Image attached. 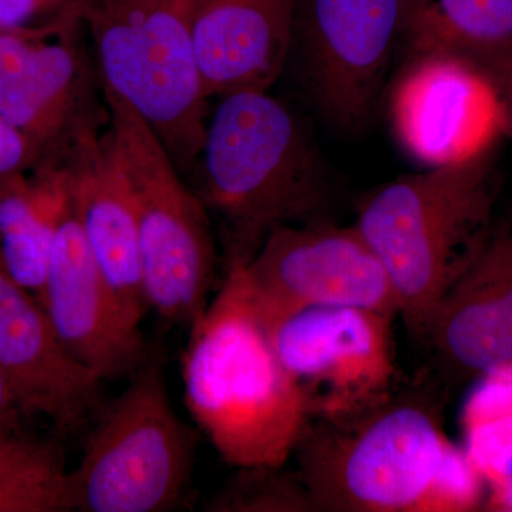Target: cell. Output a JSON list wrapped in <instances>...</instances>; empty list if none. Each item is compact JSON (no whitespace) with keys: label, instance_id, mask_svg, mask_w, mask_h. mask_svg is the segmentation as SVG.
Wrapping results in <instances>:
<instances>
[{"label":"cell","instance_id":"obj_1","mask_svg":"<svg viewBox=\"0 0 512 512\" xmlns=\"http://www.w3.org/2000/svg\"><path fill=\"white\" fill-rule=\"evenodd\" d=\"M293 456L316 512H468L487 493L434 403L399 387L359 412L309 421Z\"/></svg>","mask_w":512,"mask_h":512},{"label":"cell","instance_id":"obj_2","mask_svg":"<svg viewBox=\"0 0 512 512\" xmlns=\"http://www.w3.org/2000/svg\"><path fill=\"white\" fill-rule=\"evenodd\" d=\"M190 328L183 383L192 419L229 466L284 467L311 414L276 356L244 265L227 268Z\"/></svg>","mask_w":512,"mask_h":512},{"label":"cell","instance_id":"obj_3","mask_svg":"<svg viewBox=\"0 0 512 512\" xmlns=\"http://www.w3.org/2000/svg\"><path fill=\"white\" fill-rule=\"evenodd\" d=\"M191 173L220 225L227 268L247 265L275 228L315 221L330 197L301 121L268 92L222 96Z\"/></svg>","mask_w":512,"mask_h":512},{"label":"cell","instance_id":"obj_4","mask_svg":"<svg viewBox=\"0 0 512 512\" xmlns=\"http://www.w3.org/2000/svg\"><path fill=\"white\" fill-rule=\"evenodd\" d=\"M488 150L384 185L363 202L355 227L389 276L399 316L423 338L437 305L493 234Z\"/></svg>","mask_w":512,"mask_h":512},{"label":"cell","instance_id":"obj_5","mask_svg":"<svg viewBox=\"0 0 512 512\" xmlns=\"http://www.w3.org/2000/svg\"><path fill=\"white\" fill-rule=\"evenodd\" d=\"M195 0H83L101 89L153 128L181 173L204 143L208 97L192 49Z\"/></svg>","mask_w":512,"mask_h":512},{"label":"cell","instance_id":"obj_6","mask_svg":"<svg viewBox=\"0 0 512 512\" xmlns=\"http://www.w3.org/2000/svg\"><path fill=\"white\" fill-rule=\"evenodd\" d=\"M111 147L136 207L144 295L170 323L191 325L207 308L217 266L212 218L136 110L103 90Z\"/></svg>","mask_w":512,"mask_h":512},{"label":"cell","instance_id":"obj_7","mask_svg":"<svg viewBox=\"0 0 512 512\" xmlns=\"http://www.w3.org/2000/svg\"><path fill=\"white\" fill-rule=\"evenodd\" d=\"M192 463L194 436L175 413L161 357L153 353L94 417L82 461L69 471L72 510H173L190 484Z\"/></svg>","mask_w":512,"mask_h":512},{"label":"cell","instance_id":"obj_8","mask_svg":"<svg viewBox=\"0 0 512 512\" xmlns=\"http://www.w3.org/2000/svg\"><path fill=\"white\" fill-rule=\"evenodd\" d=\"M82 18L0 30V116L25 134L35 170L59 168L74 147L109 123L99 73L84 50Z\"/></svg>","mask_w":512,"mask_h":512},{"label":"cell","instance_id":"obj_9","mask_svg":"<svg viewBox=\"0 0 512 512\" xmlns=\"http://www.w3.org/2000/svg\"><path fill=\"white\" fill-rule=\"evenodd\" d=\"M393 319L357 306H315L265 325L311 420L359 412L399 387Z\"/></svg>","mask_w":512,"mask_h":512},{"label":"cell","instance_id":"obj_10","mask_svg":"<svg viewBox=\"0 0 512 512\" xmlns=\"http://www.w3.org/2000/svg\"><path fill=\"white\" fill-rule=\"evenodd\" d=\"M244 269L265 325L315 306L399 315L389 276L356 227L282 225L269 232Z\"/></svg>","mask_w":512,"mask_h":512},{"label":"cell","instance_id":"obj_11","mask_svg":"<svg viewBox=\"0 0 512 512\" xmlns=\"http://www.w3.org/2000/svg\"><path fill=\"white\" fill-rule=\"evenodd\" d=\"M402 0H299L295 37L313 99L346 130L365 126L399 39Z\"/></svg>","mask_w":512,"mask_h":512},{"label":"cell","instance_id":"obj_12","mask_svg":"<svg viewBox=\"0 0 512 512\" xmlns=\"http://www.w3.org/2000/svg\"><path fill=\"white\" fill-rule=\"evenodd\" d=\"M62 174V171H60ZM63 178V175H62ZM49 268L39 302L57 338L101 382L131 377L150 353L94 261L64 184Z\"/></svg>","mask_w":512,"mask_h":512},{"label":"cell","instance_id":"obj_13","mask_svg":"<svg viewBox=\"0 0 512 512\" xmlns=\"http://www.w3.org/2000/svg\"><path fill=\"white\" fill-rule=\"evenodd\" d=\"M392 94L404 148L429 168L484 153L505 124L497 89L473 63L451 55L412 57Z\"/></svg>","mask_w":512,"mask_h":512},{"label":"cell","instance_id":"obj_14","mask_svg":"<svg viewBox=\"0 0 512 512\" xmlns=\"http://www.w3.org/2000/svg\"><path fill=\"white\" fill-rule=\"evenodd\" d=\"M0 367L28 416L46 417L60 433L79 430L103 406V382L67 352L42 303L8 274L2 259Z\"/></svg>","mask_w":512,"mask_h":512},{"label":"cell","instance_id":"obj_15","mask_svg":"<svg viewBox=\"0 0 512 512\" xmlns=\"http://www.w3.org/2000/svg\"><path fill=\"white\" fill-rule=\"evenodd\" d=\"M59 168L94 261L128 322L140 328L148 305L136 207L107 126L84 137Z\"/></svg>","mask_w":512,"mask_h":512},{"label":"cell","instance_id":"obj_16","mask_svg":"<svg viewBox=\"0 0 512 512\" xmlns=\"http://www.w3.org/2000/svg\"><path fill=\"white\" fill-rule=\"evenodd\" d=\"M421 340L458 375L512 373V229L493 231L437 305Z\"/></svg>","mask_w":512,"mask_h":512},{"label":"cell","instance_id":"obj_17","mask_svg":"<svg viewBox=\"0 0 512 512\" xmlns=\"http://www.w3.org/2000/svg\"><path fill=\"white\" fill-rule=\"evenodd\" d=\"M299 0H195L192 49L212 96L268 92L291 57Z\"/></svg>","mask_w":512,"mask_h":512},{"label":"cell","instance_id":"obj_18","mask_svg":"<svg viewBox=\"0 0 512 512\" xmlns=\"http://www.w3.org/2000/svg\"><path fill=\"white\" fill-rule=\"evenodd\" d=\"M399 37L410 57L457 56L490 77L512 56V0H402Z\"/></svg>","mask_w":512,"mask_h":512},{"label":"cell","instance_id":"obj_19","mask_svg":"<svg viewBox=\"0 0 512 512\" xmlns=\"http://www.w3.org/2000/svg\"><path fill=\"white\" fill-rule=\"evenodd\" d=\"M29 173V171H28ZM0 178V259L8 274L39 299L64 197L59 168Z\"/></svg>","mask_w":512,"mask_h":512},{"label":"cell","instance_id":"obj_20","mask_svg":"<svg viewBox=\"0 0 512 512\" xmlns=\"http://www.w3.org/2000/svg\"><path fill=\"white\" fill-rule=\"evenodd\" d=\"M67 511L72 498L62 448L16 424L0 441V512Z\"/></svg>","mask_w":512,"mask_h":512},{"label":"cell","instance_id":"obj_21","mask_svg":"<svg viewBox=\"0 0 512 512\" xmlns=\"http://www.w3.org/2000/svg\"><path fill=\"white\" fill-rule=\"evenodd\" d=\"M478 380L461 416L464 451L490 490L512 481V373Z\"/></svg>","mask_w":512,"mask_h":512},{"label":"cell","instance_id":"obj_22","mask_svg":"<svg viewBox=\"0 0 512 512\" xmlns=\"http://www.w3.org/2000/svg\"><path fill=\"white\" fill-rule=\"evenodd\" d=\"M205 510L212 512H312L298 473L284 467H239Z\"/></svg>","mask_w":512,"mask_h":512},{"label":"cell","instance_id":"obj_23","mask_svg":"<svg viewBox=\"0 0 512 512\" xmlns=\"http://www.w3.org/2000/svg\"><path fill=\"white\" fill-rule=\"evenodd\" d=\"M83 0H0V29H32L82 18Z\"/></svg>","mask_w":512,"mask_h":512},{"label":"cell","instance_id":"obj_24","mask_svg":"<svg viewBox=\"0 0 512 512\" xmlns=\"http://www.w3.org/2000/svg\"><path fill=\"white\" fill-rule=\"evenodd\" d=\"M37 157L22 131L0 116V178L35 170Z\"/></svg>","mask_w":512,"mask_h":512},{"label":"cell","instance_id":"obj_25","mask_svg":"<svg viewBox=\"0 0 512 512\" xmlns=\"http://www.w3.org/2000/svg\"><path fill=\"white\" fill-rule=\"evenodd\" d=\"M491 83L497 89L505 113V126L512 134V56L495 67L490 77Z\"/></svg>","mask_w":512,"mask_h":512},{"label":"cell","instance_id":"obj_26","mask_svg":"<svg viewBox=\"0 0 512 512\" xmlns=\"http://www.w3.org/2000/svg\"><path fill=\"white\" fill-rule=\"evenodd\" d=\"M0 416H28L15 386L0 367Z\"/></svg>","mask_w":512,"mask_h":512},{"label":"cell","instance_id":"obj_27","mask_svg":"<svg viewBox=\"0 0 512 512\" xmlns=\"http://www.w3.org/2000/svg\"><path fill=\"white\" fill-rule=\"evenodd\" d=\"M483 507L488 511L512 512V481L487 490Z\"/></svg>","mask_w":512,"mask_h":512},{"label":"cell","instance_id":"obj_28","mask_svg":"<svg viewBox=\"0 0 512 512\" xmlns=\"http://www.w3.org/2000/svg\"><path fill=\"white\" fill-rule=\"evenodd\" d=\"M22 416H0V441L9 433L10 429L19 424Z\"/></svg>","mask_w":512,"mask_h":512},{"label":"cell","instance_id":"obj_29","mask_svg":"<svg viewBox=\"0 0 512 512\" xmlns=\"http://www.w3.org/2000/svg\"><path fill=\"white\" fill-rule=\"evenodd\" d=\"M0 30H2V29H0Z\"/></svg>","mask_w":512,"mask_h":512}]
</instances>
